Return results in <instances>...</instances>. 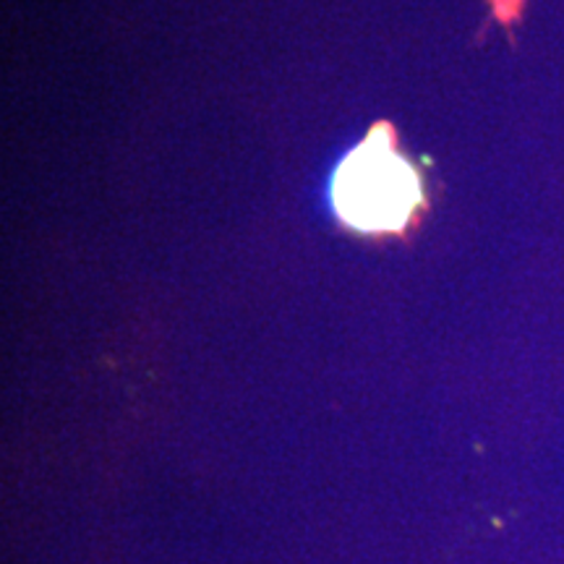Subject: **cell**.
I'll list each match as a JSON object with an SVG mask.
<instances>
[{
    "mask_svg": "<svg viewBox=\"0 0 564 564\" xmlns=\"http://www.w3.org/2000/svg\"><path fill=\"white\" fill-rule=\"evenodd\" d=\"M335 209L350 228L400 230L421 204L419 173L394 152L392 131L377 126L335 175Z\"/></svg>",
    "mask_w": 564,
    "mask_h": 564,
    "instance_id": "cell-1",
    "label": "cell"
}]
</instances>
